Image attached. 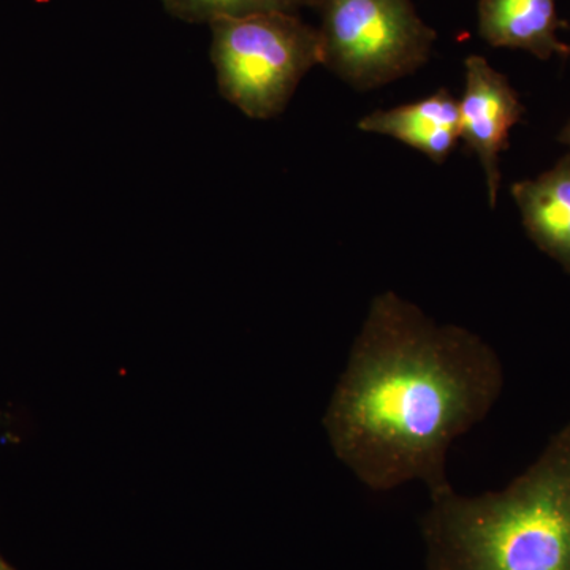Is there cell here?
<instances>
[{
    "instance_id": "obj_9",
    "label": "cell",
    "mask_w": 570,
    "mask_h": 570,
    "mask_svg": "<svg viewBox=\"0 0 570 570\" xmlns=\"http://www.w3.org/2000/svg\"><path fill=\"white\" fill-rule=\"evenodd\" d=\"M313 0H163L165 10L184 22H212L262 13H291L311 7Z\"/></svg>"
},
{
    "instance_id": "obj_2",
    "label": "cell",
    "mask_w": 570,
    "mask_h": 570,
    "mask_svg": "<svg viewBox=\"0 0 570 570\" xmlns=\"http://www.w3.org/2000/svg\"><path fill=\"white\" fill-rule=\"evenodd\" d=\"M430 497L428 570H570V422L504 490Z\"/></svg>"
},
{
    "instance_id": "obj_11",
    "label": "cell",
    "mask_w": 570,
    "mask_h": 570,
    "mask_svg": "<svg viewBox=\"0 0 570 570\" xmlns=\"http://www.w3.org/2000/svg\"><path fill=\"white\" fill-rule=\"evenodd\" d=\"M0 570H14V569L11 568L9 562H7L6 560H3L2 557H0Z\"/></svg>"
},
{
    "instance_id": "obj_6",
    "label": "cell",
    "mask_w": 570,
    "mask_h": 570,
    "mask_svg": "<svg viewBox=\"0 0 570 570\" xmlns=\"http://www.w3.org/2000/svg\"><path fill=\"white\" fill-rule=\"evenodd\" d=\"M479 33L490 47L531 52L540 61L570 56L558 39L569 24L558 18L557 0H479Z\"/></svg>"
},
{
    "instance_id": "obj_3",
    "label": "cell",
    "mask_w": 570,
    "mask_h": 570,
    "mask_svg": "<svg viewBox=\"0 0 570 570\" xmlns=\"http://www.w3.org/2000/svg\"><path fill=\"white\" fill-rule=\"evenodd\" d=\"M209 28L220 94L249 118L281 115L302 78L322 63L321 32L296 14L225 18Z\"/></svg>"
},
{
    "instance_id": "obj_5",
    "label": "cell",
    "mask_w": 570,
    "mask_h": 570,
    "mask_svg": "<svg viewBox=\"0 0 570 570\" xmlns=\"http://www.w3.org/2000/svg\"><path fill=\"white\" fill-rule=\"evenodd\" d=\"M464 67L466 82L459 102L460 138L479 157L490 205L494 208L501 184L499 157L509 148L510 130L523 119L524 107L508 78L485 58L469 56Z\"/></svg>"
},
{
    "instance_id": "obj_10",
    "label": "cell",
    "mask_w": 570,
    "mask_h": 570,
    "mask_svg": "<svg viewBox=\"0 0 570 570\" xmlns=\"http://www.w3.org/2000/svg\"><path fill=\"white\" fill-rule=\"evenodd\" d=\"M560 141L564 142V145H568L570 148V121L566 124L564 129H562Z\"/></svg>"
},
{
    "instance_id": "obj_7",
    "label": "cell",
    "mask_w": 570,
    "mask_h": 570,
    "mask_svg": "<svg viewBox=\"0 0 570 570\" xmlns=\"http://www.w3.org/2000/svg\"><path fill=\"white\" fill-rule=\"evenodd\" d=\"M365 132L387 135L444 164L460 138L459 102L448 89L414 104L377 110L358 122Z\"/></svg>"
},
{
    "instance_id": "obj_1",
    "label": "cell",
    "mask_w": 570,
    "mask_h": 570,
    "mask_svg": "<svg viewBox=\"0 0 570 570\" xmlns=\"http://www.w3.org/2000/svg\"><path fill=\"white\" fill-rule=\"evenodd\" d=\"M504 387L494 348L384 292L371 302L324 419L337 459L363 485L448 489V453Z\"/></svg>"
},
{
    "instance_id": "obj_4",
    "label": "cell",
    "mask_w": 570,
    "mask_h": 570,
    "mask_svg": "<svg viewBox=\"0 0 570 570\" xmlns=\"http://www.w3.org/2000/svg\"><path fill=\"white\" fill-rule=\"evenodd\" d=\"M322 63L358 91L409 77L430 61L438 33L412 0H313Z\"/></svg>"
},
{
    "instance_id": "obj_8",
    "label": "cell",
    "mask_w": 570,
    "mask_h": 570,
    "mask_svg": "<svg viewBox=\"0 0 570 570\" xmlns=\"http://www.w3.org/2000/svg\"><path fill=\"white\" fill-rule=\"evenodd\" d=\"M512 195L531 242L570 275V154L538 178L513 184Z\"/></svg>"
}]
</instances>
